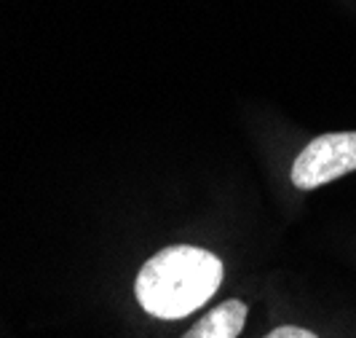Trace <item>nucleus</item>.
Wrapping results in <instances>:
<instances>
[{
	"instance_id": "nucleus-1",
	"label": "nucleus",
	"mask_w": 356,
	"mask_h": 338,
	"mask_svg": "<svg viewBox=\"0 0 356 338\" xmlns=\"http://www.w3.org/2000/svg\"><path fill=\"white\" fill-rule=\"evenodd\" d=\"M222 261L209 249L175 245L156 252L137 274L134 295L147 314L159 320H182L217 293Z\"/></svg>"
},
{
	"instance_id": "nucleus-2",
	"label": "nucleus",
	"mask_w": 356,
	"mask_h": 338,
	"mask_svg": "<svg viewBox=\"0 0 356 338\" xmlns=\"http://www.w3.org/2000/svg\"><path fill=\"white\" fill-rule=\"evenodd\" d=\"M356 172V132H330L314 137L292 164V183L314 191L332 180Z\"/></svg>"
},
{
	"instance_id": "nucleus-3",
	"label": "nucleus",
	"mask_w": 356,
	"mask_h": 338,
	"mask_svg": "<svg viewBox=\"0 0 356 338\" xmlns=\"http://www.w3.org/2000/svg\"><path fill=\"white\" fill-rule=\"evenodd\" d=\"M247 312L250 309L244 301L220 303L209 314H204L182 338H238L247 325Z\"/></svg>"
},
{
	"instance_id": "nucleus-4",
	"label": "nucleus",
	"mask_w": 356,
	"mask_h": 338,
	"mask_svg": "<svg viewBox=\"0 0 356 338\" xmlns=\"http://www.w3.org/2000/svg\"><path fill=\"white\" fill-rule=\"evenodd\" d=\"M266 338H319L316 333L305 330V328H298V325H282V328H273Z\"/></svg>"
}]
</instances>
